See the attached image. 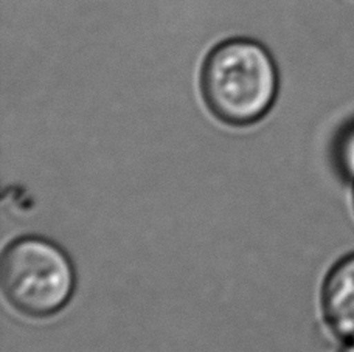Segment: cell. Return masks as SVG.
<instances>
[{
	"mask_svg": "<svg viewBox=\"0 0 354 352\" xmlns=\"http://www.w3.org/2000/svg\"><path fill=\"white\" fill-rule=\"evenodd\" d=\"M201 90L208 109L221 121L233 126L254 124L275 103V62L255 41H225L207 56L201 73Z\"/></svg>",
	"mask_w": 354,
	"mask_h": 352,
	"instance_id": "1",
	"label": "cell"
},
{
	"mask_svg": "<svg viewBox=\"0 0 354 352\" xmlns=\"http://www.w3.org/2000/svg\"><path fill=\"white\" fill-rule=\"evenodd\" d=\"M0 280L6 300L16 311L44 318L68 303L77 278L71 257L58 245L28 236L17 239L5 250Z\"/></svg>",
	"mask_w": 354,
	"mask_h": 352,
	"instance_id": "2",
	"label": "cell"
},
{
	"mask_svg": "<svg viewBox=\"0 0 354 352\" xmlns=\"http://www.w3.org/2000/svg\"><path fill=\"white\" fill-rule=\"evenodd\" d=\"M322 313L334 335L354 343V253L344 256L328 272L322 287Z\"/></svg>",
	"mask_w": 354,
	"mask_h": 352,
	"instance_id": "3",
	"label": "cell"
},
{
	"mask_svg": "<svg viewBox=\"0 0 354 352\" xmlns=\"http://www.w3.org/2000/svg\"><path fill=\"white\" fill-rule=\"evenodd\" d=\"M334 162L337 171L354 184V119L339 132L334 144Z\"/></svg>",
	"mask_w": 354,
	"mask_h": 352,
	"instance_id": "4",
	"label": "cell"
},
{
	"mask_svg": "<svg viewBox=\"0 0 354 352\" xmlns=\"http://www.w3.org/2000/svg\"><path fill=\"white\" fill-rule=\"evenodd\" d=\"M339 352H354V343H346V346H344Z\"/></svg>",
	"mask_w": 354,
	"mask_h": 352,
	"instance_id": "5",
	"label": "cell"
},
{
	"mask_svg": "<svg viewBox=\"0 0 354 352\" xmlns=\"http://www.w3.org/2000/svg\"><path fill=\"white\" fill-rule=\"evenodd\" d=\"M353 206H354V191H353Z\"/></svg>",
	"mask_w": 354,
	"mask_h": 352,
	"instance_id": "6",
	"label": "cell"
}]
</instances>
